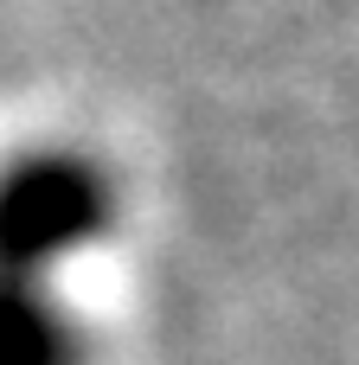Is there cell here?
Masks as SVG:
<instances>
[{
    "label": "cell",
    "mask_w": 359,
    "mask_h": 365,
    "mask_svg": "<svg viewBox=\"0 0 359 365\" xmlns=\"http://www.w3.org/2000/svg\"><path fill=\"white\" fill-rule=\"evenodd\" d=\"M109 225V180L84 154H26L0 167V276L45 282V269L84 250Z\"/></svg>",
    "instance_id": "cell-1"
},
{
    "label": "cell",
    "mask_w": 359,
    "mask_h": 365,
    "mask_svg": "<svg viewBox=\"0 0 359 365\" xmlns=\"http://www.w3.org/2000/svg\"><path fill=\"white\" fill-rule=\"evenodd\" d=\"M0 365H84L77 327L45 282L0 276Z\"/></svg>",
    "instance_id": "cell-2"
}]
</instances>
